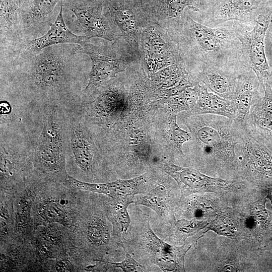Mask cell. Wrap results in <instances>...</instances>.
Masks as SVG:
<instances>
[{"mask_svg":"<svg viewBox=\"0 0 272 272\" xmlns=\"http://www.w3.org/2000/svg\"><path fill=\"white\" fill-rule=\"evenodd\" d=\"M104 15L117 26L124 38L139 53L138 24L133 16L128 11L119 8L111 0H105Z\"/></svg>","mask_w":272,"mask_h":272,"instance_id":"obj_21","label":"cell"},{"mask_svg":"<svg viewBox=\"0 0 272 272\" xmlns=\"http://www.w3.org/2000/svg\"><path fill=\"white\" fill-rule=\"evenodd\" d=\"M165 103L171 113L190 110L191 108L182 92L165 100Z\"/></svg>","mask_w":272,"mask_h":272,"instance_id":"obj_33","label":"cell"},{"mask_svg":"<svg viewBox=\"0 0 272 272\" xmlns=\"http://www.w3.org/2000/svg\"><path fill=\"white\" fill-rule=\"evenodd\" d=\"M92 38L73 33L66 26L63 16L62 3L58 16L49 30L43 35L32 40H23L11 53L0 58H20L34 55L49 46L67 43L83 45Z\"/></svg>","mask_w":272,"mask_h":272,"instance_id":"obj_10","label":"cell"},{"mask_svg":"<svg viewBox=\"0 0 272 272\" xmlns=\"http://www.w3.org/2000/svg\"><path fill=\"white\" fill-rule=\"evenodd\" d=\"M41 221L45 223H58L61 225H70V219L66 208L60 200L49 199L45 201L38 211Z\"/></svg>","mask_w":272,"mask_h":272,"instance_id":"obj_25","label":"cell"},{"mask_svg":"<svg viewBox=\"0 0 272 272\" xmlns=\"http://www.w3.org/2000/svg\"><path fill=\"white\" fill-rule=\"evenodd\" d=\"M261 87L258 79L251 69L239 74L233 101L237 109V116L234 119L239 125L244 124L253 103L262 96L259 93Z\"/></svg>","mask_w":272,"mask_h":272,"instance_id":"obj_18","label":"cell"},{"mask_svg":"<svg viewBox=\"0 0 272 272\" xmlns=\"http://www.w3.org/2000/svg\"><path fill=\"white\" fill-rule=\"evenodd\" d=\"M140 246L144 254L164 271H185V256L194 241L181 246L169 244L160 239L150 227L149 222L142 224Z\"/></svg>","mask_w":272,"mask_h":272,"instance_id":"obj_8","label":"cell"},{"mask_svg":"<svg viewBox=\"0 0 272 272\" xmlns=\"http://www.w3.org/2000/svg\"><path fill=\"white\" fill-rule=\"evenodd\" d=\"M22 41L18 0H0V57L13 52Z\"/></svg>","mask_w":272,"mask_h":272,"instance_id":"obj_15","label":"cell"},{"mask_svg":"<svg viewBox=\"0 0 272 272\" xmlns=\"http://www.w3.org/2000/svg\"><path fill=\"white\" fill-rule=\"evenodd\" d=\"M162 168L178 184L181 191L180 200L194 193L231 192L245 187L242 182L210 177L197 170L172 163H164Z\"/></svg>","mask_w":272,"mask_h":272,"instance_id":"obj_7","label":"cell"},{"mask_svg":"<svg viewBox=\"0 0 272 272\" xmlns=\"http://www.w3.org/2000/svg\"><path fill=\"white\" fill-rule=\"evenodd\" d=\"M134 196L112 198L108 210V218L113 228V234L117 238H124L130 224L127 207L133 202Z\"/></svg>","mask_w":272,"mask_h":272,"instance_id":"obj_23","label":"cell"},{"mask_svg":"<svg viewBox=\"0 0 272 272\" xmlns=\"http://www.w3.org/2000/svg\"><path fill=\"white\" fill-rule=\"evenodd\" d=\"M71 142L76 163L82 170L90 171L93 164L92 146L85 130L79 125L72 128Z\"/></svg>","mask_w":272,"mask_h":272,"instance_id":"obj_22","label":"cell"},{"mask_svg":"<svg viewBox=\"0 0 272 272\" xmlns=\"http://www.w3.org/2000/svg\"><path fill=\"white\" fill-rule=\"evenodd\" d=\"M102 261L107 263V266L109 268H120L124 272L137 271L138 268H141L143 270L145 269V267L133 259L127 252H126L125 259L122 262L114 263Z\"/></svg>","mask_w":272,"mask_h":272,"instance_id":"obj_32","label":"cell"},{"mask_svg":"<svg viewBox=\"0 0 272 272\" xmlns=\"http://www.w3.org/2000/svg\"><path fill=\"white\" fill-rule=\"evenodd\" d=\"M37 157L47 170L57 172L64 168L62 128L57 118L51 115L44 123L38 147Z\"/></svg>","mask_w":272,"mask_h":272,"instance_id":"obj_12","label":"cell"},{"mask_svg":"<svg viewBox=\"0 0 272 272\" xmlns=\"http://www.w3.org/2000/svg\"><path fill=\"white\" fill-rule=\"evenodd\" d=\"M215 0H192L195 9L197 11H205Z\"/></svg>","mask_w":272,"mask_h":272,"instance_id":"obj_36","label":"cell"},{"mask_svg":"<svg viewBox=\"0 0 272 272\" xmlns=\"http://www.w3.org/2000/svg\"><path fill=\"white\" fill-rule=\"evenodd\" d=\"M86 233L89 242L96 246L104 245L110 239V231L106 222L98 217H94L90 221Z\"/></svg>","mask_w":272,"mask_h":272,"instance_id":"obj_27","label":"cell"},{"mask_svg":"<svg viewBox=\"0 0 272 272\" xmlns=\"http://www.w3.org/2000/svg\"><path fill=\"white\" fill-rule=\"evenodd\" d=\"M267 196L268 197V198L269 199L270 201V202L271 203V205H272V187L271 188H269L268 190H267Z\"/></svg>","mask_w":272,"mask_h":272,"instance_id":"obj_37","label":"cell"},{"mask_svg":"<svg viewBox=\"0 0 272 272\" xmlns=\"http://www.w3.org/2000/svg\"><path fill=\"white\" fill-rule=\"evenodd\" d=\"M144 57L150 72L156 73L174 63H179L168 43L155 29L150 28L143 36Z\"/></svg>","mask_w":272,"mask_h":272,"instance_id":"obj_16","label":"cell"},{"mask_svg":"<svg viewBox=\"0 0 272 272\" xmlns=\"http://www.w3.org/2000/svg\"><path fill=\"white\" fill-rule=\"evenodd\" d=\"M62 0H18L20 36L23 40L45 34L55 22Z\"/></svg>","mask_w":272,"mask_h":272,"instance_id":"obj_9","label":"cell"},{"mask_svg":"<svg viewBox=\"0 0 272 272\" xmlns=\"http://www.w3.org/2000/svg\"><path fill=\"white\" fill-rule=\"evenodd\" d=\"M177 113H171L168 120L167 132L169 140L179 152L183 154L182 146L192 139L191 133L182 129L176 122Z\"/></svg>","mask_w":272,"mask_h":272,"instance_id":"obj_28","label":"cell"},{"mask_svg":"<svg viewBox=\"0 0 272 272\" xmlns=\"http://www.w3.org/2000/svg\"><path fill=\"white\" fill-rule=\"evenodd\" d=\"M187 7L194 9L192 0H169L168 4V15L172 18H177Z\"/></svg>","mask_w":272,"mask_h":272,"instance_id":"obj_34","label":"cell"},{"mask_svg":"<svg viewBox=\"0 0 272 272\" xmlns=\"http://www.w3.org/2000/svg\"><path fill=\"white\" fill-rule=\"evenodd\" d=\"M182 21L183 37L202 67L212 66L237 75L249 69L244 64L234 23L210 27L190 17Z\"/></svg>","mask_w":272,"mask_h":272,"instance_id":"obj_2","label":"cell"},{"mask_svg":"<svg viewBox=\"0 0 272 272\" xmlns=\"http://www.w3.org/2000/svg\"><path fill=\"white\" fill-rule=\"evenodd\" d=\"M272 13V0H215L202 12V24L217 27L234 22L246 28L261 15Z\"/></svg>","mask_w":272,"mask_h":272,"instance_id":"obj_6","label":"cell"},{"mask_svg":"<svg viewBox=\"0 0 272 272\" xmlns=\"http://www.w3.org/2000/svg\"><path fill=\"white\" fill-rule=\"evenodd\" d=\"M209 224L208 221H199L196 218L179 220L175 222L176 233L184 240L207 227Z\"/></svg>","mask_w":272,"mask_h":272,"instance_id":"obj_30","label":"cell"},{"mask_svg":"<svg viewBox=\"0 0 272 272\" xmlns=\"http://www.w3.org/2000/svg\"><path fill=\"white\" fill-rule=\"evenodd\" d=\"M271 41H272V35H271Z\"/></svg>","mask_w":272,"mask_h":272,"instance_id":"obj_38","label":"cell"},{"mask_svg":"<svg viewBox=\"0 0 272 272\" xmlns=\"http://www.w3.org/2000/svg\"><path fill=\"white\" fill-rule=\"evenodd\" d=\"M207 229L227 236H233L236 234L237 228L233 220L225 214L221 213L209 224Z\"/></svg>","mask_w":272,"mask_h":272,"instance_id":"obj_31","label":"cell"},{"mask_svg":"<svg viewBox=\"0 0 272 272\" xmlns=\"http://www.w3.org/2000/svg\"><path fill=\"white\" fill-rule=\"evenodd\" d=\"M32 201L29 195H24L20 200L16 215L15 230L18 232L25 231L31 219Z\"/></svg>","mask_w":272,"mask_h":272,"instance_id":"obj_29","label":"cell"},{"mask_svg":"<svg viewBox=\"0 0 272 272\" xmlns=\"http://www.w3.org/2000/svg\"><path fill=\"white\" fill-rule=\"evenodd\" d=\"M81 51L91 61L88 84L82 91L114 77L117 74L123 72L127 65L126 61L117 56L113 45H96L91 43L90 40L82 45Z\"/></svg>","mask_w":272,"mask_h":272,"instance_id":"obj_11","label":"cell"},{"mask_svg":"<svg viewBox=\"0 0 272 272\" xmlns=\"http://www.w3.org/2000/svg\"><path fill=\"white\" fill-rule=\"evenodd\" d=\"M170 197L165 186L159 184L150 189L146 194L134 198L133 203L150 208L162 218L167 217L172 215Z\"/></svg>","mask_w":272,"mask_h":272,"instance_id":"obj_24","label":"cell"},{"mask_svg":"<svg viewBox=\"0 0 272 272\" xmlns=\"http://www.w3.org/2000/svg\"><path fill=\"white\" fill-rule=\"evenodd\" d=\"M56 271H73L75 270L74 264L68 259H61L58 260L55 264Z\"/></svg>","mask_w":272,"mask_h":272,"instance_id":"obj_35","label":"cell"},{"mask_svg":"<svg viewBox=\"0 0 272 272\" xmlns=\"http://www.w3.org/2000/svg\"><path fill=\"white\" fill-rule=\"evenodd\" d=\"M240 145L244 162L253 177L257 180H271L272 155L263 140L244 126Z\"/></svg>","mask_w":272,"mask_h":272,"instance_id":"obj_13","label":"cell"},{"mask_svg":"<svg viewBox=\"0 0 272 272\" xmlns=\"http://www.w3.org/2000/svg\"><path fill=\"white\" fill-rule=\"evenodd\" d=\"M271 22L272 13L260 15L249 30L234 23L236 35L241 44L244 64L254 71L262 89L266 84L272 85L270 70L264 49V38Z\"/></svg>","mask_w":272,"mask_h":272,"instance_id":"obj_5","label":"cell"},{"mask_svg":"<svg viewBox=\"0 0 272 272\" xmlns=\"http://www.w3.org/2000/svg\"><path fill=\"white\" fill-rule=\"evenodd\" d=\"M216 114L235 119L237 109L233 100L224 99L209 92L206 86L200 85L198 97L195 106L190 110V114Z\"/></svg>","mask_w":272,"mask_h":272,"instance_id":"obj_20","label":"cell"},{"mask_svg":"<svg viewBox=\"0 0 272 272\" xmlns=\"http://www.w3.org/2000/svg\"><path fill=\"white\" fill-rule=\"evenodd\" d=\"M62 12L67 27L75 34L109 42L116 40L114 24L103 13L100 0H62Z\"/></svg>","mask_w":272,"mask_h":272,"instance_id":"obj_4","label":"cell"},{"mask_svg":"<svg viewBox=\"0 0 272 272\" xmlns=\"http://www.w3.org/2000/svg\"><path fill=\"white\" fill-rule=\"evenodd\" d=\"M82 46L74 43L55 45L24 58L0 59L1 75L29 91L41 94L67 92L79 82L88 60Z\"/></svg>","mask_w":272,"mask_h":272,"instance_id":"obj_1","label":"cell"},{"mask_svg":"<svg viewBox=\"0 0 272 272\" xmlns=\"http://www.w3.org/2000/svg\"><path fill=\"white\" fill-rule=\"evenodd\" d=\"M188 73L180 63H174L156 72L152 77L153 83L160 88H168L178 84Z\"/></svg>","mask_w":272,"mask_h":272,"instance_id":"obj_26","label":"cell"},{"mask_svg":"<svg viewBox=\"0 0 272 272\" xmlns=\"http://www.w3.org/2000/svg\"><path fill=\"white\" fill-rule=\"evenodd\" d=\"M148 180L146 174L130 179H118L105 183H90L78 180L68 176V181L74 188L79 190L101 193L112 199L137 194H146L149 190L147 184Z\"/></svg>","mask_w":272,"mask_h":272,"instance_id":"obj_14","label":"cell"},{"mask_svg":"<svg viewBox=\"0 0 272 272\" xmlns=\"http://www.w3.org/2000/svg\"><path fill=\"white\" fill-rule=\"evenodd\" d=\"M264 95L251 107L244 125L252 133L263 140L272 138V85L265 84Z\"/></svg>","mask_w":272,"mask_h":272,"instance_id":"obj_17","label":"cell"},{"mask_svg":"<svg viewBox=\"0 0 272 272\" xmlns=\"http://www.w3.org/2000/svg\"><path fill=\"white\" fill-rule=\"evenodd\" d=\"M238 75L212 66H205L197 78L213 93L233 100Z\"/></svg>","mask_w":272,"mask_h":272,"instance_id":"obj_19","label":"cell"},{"mask_svg":"<svg viewBox=\"0 0 272 272\" xmlns=\"http://www.w3.org/2000/svg\"><path fill=\"white\" fill-rule=\"evenodd\" d=\"M184 120L197 150L209 164L229 170L238 168L235 149L242 142L243 126L216 114H189Z\"/></svg>","mask_w":272,"mask_h":272,"instance_id":"obj_3","label":"cell"}]
</instances>
